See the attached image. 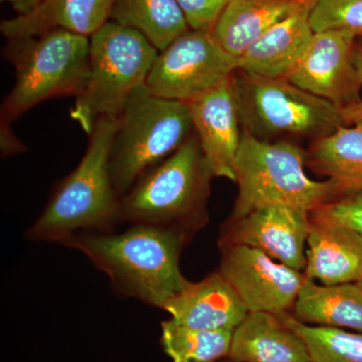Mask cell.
Segmentation results:
<instances>
[{
	"mask_svg": "<svg viewBox=\"0 0 362 362\" xmlns=\"http://www.w3.org/2000/svg\"><path fill=\"white\" fill-rule=\"evenodd\" d=\"M189 235L147 225L126 232L80 233L63 246L85 255L122 296L163 308L187 283L180 268Z\"/></svg>",
	"mask_w": 362,
	"mask_h": 362,
	"instance_id": "6da1fadb",
	"label": "cell"
},
{
	"mask_svg": "<svg viewBox=\"0 0 362 362\" xmlns=\"http://www.w3.org/2000/svg\"><path fill=\"white\" fill-rule=\"evenodd\" d=\"M117 119L98 121L84 156L54 187L42 214L26 230V239L64 245L77 233L114 232L120 223L121 199L112 181L109 160Z\"/></svg>",
	"mask_w": 362,
	"mask_h": 362,
	"instance_id": "7a4b0ae2",
	"label": "cell"
},
{
	"mask_svg": "<svg viewBox=\"0 0 362 362\" xmlns=\"http://www.w3.org/2000/svg\"><path fill=\"white\" fill-rule=\"evenodd\" d=\"M213 169L194 131L180 149L139 178L120 201V223L192 235L209 223Z\"/></svg>",
	"mask_w": 362,
	"mask_h": 362,
	"instance_id": "3957f363",
	"label": "cell"
},
{
	"mask_svg": "<svg viewBox=\"0 0 362 362\" xmlns=\"http://www.w3.org/2000/svg\"><path fill=\"white\" fill-rule=\"evenodd\" d=\"M4 56L14 66L16 83L1 105L0 124L11 125L47 100L77 98L89 77L90 37L65 30L7 40Z\"/></svg>",
	"mask_w": 362,
	"mask_h": 362,
	"instance_id": "277c9868",
	"label": "cell"
},
{
	"mask_svg": "<svg viewBox=\"0 0 362 362\" xmlns=\"http://www.w3.org/2000/svg\"><path fill=\"white\" fill-rule=\"evenodd\" d=\"M306 153L292 143H271L244 129L235 163L238 197L230 220L262 207L287 206L311 213L337 199L329 180H313L305 173Z\"/></svg>",
	"mask_w": 362,
	"mask_h": 362,
	"instance_id": "5b68a950",
	"label": "cell"
},
{
	"mask_svg": "<svg viewBox=\"0 0 362 362\" xmlns=\"http://www.w3.org/2000/svg\"><path fill=\"white\" fill-rule=\"evenodd\" d=\"M194 133L185 102L136 90L117 119L110 152V173L120 199L150 169L180 148Z\"/></svg>",
	"mask_w": 362,
	"mask_h": 362,
	"instance_id": "8992f818",
	"label": "cell"
},
{
	"mask_svg": "<svg viewBox=\"0 0 362 362\" xmlns=\"http://www.w3.org/2000/svg\"><path fill=\"white\" fill-rule=\"evenodd\" d=\"M158 51L132 28L109 21L90 37L89 77L71 118L90 134L102 118H118L146 85Z\"/></svg>",
	"mask_w": 362,
	"mask_h": 362,
	"instance_id": "52a82bcc",
	"label": "cell"
},
{
	"mask_svg": "<svg viewBox=\"0 0 362 362\" xmlns=\"http://www.w3.org/2000/svg\"><path fill=\"white\" fill-rule=\"evenodd\" d=\"M235 73L240 120L252 135H329L344 126L341 112L286 78Z\"/></svg>",
	"mask_w": 362,
	"mask_h": 362,
	"instance_id": "ba28073f",
	"label": "cell"
},
{
	"mask_svg": "<svg viewBox=\"0 0 362 362\" xmlns=\"http://www.w3.org/2000/svg\"><path fill=\"white\" fill-rule=\"evenodd\" d=\"M238 64L213 33L189 30L158 52L146 87L156 96L187 103L232 77Z\"/></svg>",
	"mask_w": 362,
	"mask_h": 362,
	"instance_id": "9c48e42d",
	"label": "cell"
},
{
	"mask_svg": "<svg viewBox=\"0 0 362 362\" xmlns=\"http://www.w3.org/2000/svg\"><path fill=\"white\" fill-rule=\"evenodd\" d=\"M218 273L239 295L249 312L288 313L306 277L265 252L244 245H218Z\"/></svg>",
	"mask_w": 362,
	"mask_h": 362,
	"instance_id": "30bf717a",
	"label": "cell"
},
{
	"mask_svg": "<svg viewBox=\"0 0 362 362\" xmlns=\"http://www.w3.org/2000/svg\"><path fill=\"white\" fill-rule=\"evenodd\" d=\"M357 39L346 30L314 33L304 56L286 78L339 109L356 103L362 98V86L354 63Z\"/></svg>",
	"mask_w": 362,
	"mask_h": 362,
	"instance_id": "8fae6325",
	"label": "cell"
},
{
	"mask_svg": "<svg viewBox=\"0 0 362 362\" xmlns=\"http://www.w3.org/2000/svg\"><path fill=\"white\" fill-rule=\"evenodd\" d=\"M309 214L281 204L262 207L237 220L228 218L221 228L218 245L254 247L279 263L304 272Z\"/></svg>",
	"mask_w": 362,
	"mask_h": 362,
	"instance_id": "7c38bea8",
	"label": "cell"
},
{
	"mask_svg": "<svg viewBox=\"0 0 362 362\" xmlns=\"http://www.w3.org/2000/svg\"><path fill=\"white\" fill-rule=\"evenodd\" d=\"M187 104L195 135L214 177L235 181V163L242 133L235 74Z\"/></svg>",
	"mask_w": 362,
	"mask_h": 362,
	"instance_id": "4fadbf2b",
	"label": "cell"
},
{
	"mask_svg": "<svg viewBox=\"0 0 362 362\" xmlns=\"http://www.w3.org/2000/svg\"><path fill=\"white\" fill-rule=\"evenodd\" d=\"M162 310L181 325L202 330H235L249 313L218 271L199 282L187 280Z\"/></svg>",
	"mask_w": 362,
	"mask_h": 362,
	"instance_id": "5bb4252c",
	"label": "cell"
},
{
	"mask_svg": "<svg viewBox=\"0 0 362 362\" xmlns=\"http://www.w3.org/2000/svg\"><path fill=\"white\" fill-rule=\"evenodd\" d=\"M310 1L267 30L239 58L238 71L265 78H287L304 56L314 30Z\"/></svg>",
	"mask_w": 362,
	"mask_h": 362,
	"instance_id": "9a60e30c",
	"label": "cell"
},
{
	"mask_svg": "<svg viewBox=\"0 0 362 362\" xmlns=\"http://www.w3.org/2000/svg\"><path fill=\"white\" fill-rule=\"evenodd\" d=\"M307 246V279L325 286L361 280L362 235L354 228L310 218Z\"/></svg>",
	"mask_w": 362,
	"mask_h": 362,
	"instance_id": "2e32d148",
	"label": "cell"
},
{
	"mask_svg": "<svg viewBox=\"0 0 362 362\" xmlns=\"http://www.w3.org/2000/svg\"><path fill=\"white\" fill-rule=\"evenodd\" d=\"M228 359L233 362H309L301 337L269 312H249L235 328Z\"/></svg>",
	"mask_w": 362,
	"mask_h": 362,
	"instance_id": "e0dca14e",
	"label": "cell"
},
{
	"mask_svg": "<svg viewBox=\"0 0 362 362\" xmlns=\"http://www.w3.org/2000/svg\"><path fill=\"white\" fill-rule=\"evenodd\" d=\"M115 0H45L32 13L2 21L6 40L35 37L52 30H65L90 37L110 21Z\"/></svg>",
	"mask_w": 362,
	"mask_h": 362,
	"instance_id": "ac0fdd59",
	"label": "cell"
},
{
	"mask_svg": "<svg viewBox=\"0 0 362 362\" xmlns=\"http://www.w3.org/2000/svg\"><path fill=\"white\" fill-rule=\"evenodd\" d=\"M306 0H228L214 23V40L239 59L272 26L303 6Z\"/></svg>",
	"mask_w": 362,
	"mask_h": 362,
	"instance_id": "d6986e66",
	"label": "cell"
},
{
	"mask_svg": "<svg viewBox=\"0 0 362 362\" xmlns=\"http://www.w3.org/2000/svg\"><path fill=\"white\" fill-rule=\"evenodd\" d=\"M306 164L328 177L337 199L362 194V125L340 126L317 138L306 153Z\"/></svg>",
	"mask_w": 362,
	"mask_h": 362,
	"instance_id": "ffe728a7",
	"label": "cell"
},
{
	"mask_svg": "<svg viewBox=\"0 0 362 362\" xmlns=\"http://www.w3.org/2000/svg\"><path fill=\"white\" fill-rule=\"evenodd\" d=\"M292 315L309 325L347 328L362 333V286L357 282L318 285L306 278Z\"/></svg>",
	"mask_w": 362,
	"mask_h": 362,
	"instance_id": "44dd1931",
	"label": "cell"
},
{
	"mask_svg": "<svg viewBox=\"0 0 362 362\" xmlns=\"http://www.w3.org/2000/svg\"><path fill=\"white\" fill-rule=\"evenodd\" d=\"M110 21L141 33L158 52L190 30L176 0H115Z\"/></svg>",
	"mask_w": 362,
	"mask_h": 362,
	"instance_id": "7402d4cb",
	"label": "cell"
},
{
	"mask_svg": "<svg viewBox=\"0 0 362 362\" xmlns=\"http://www.w3.org/2000/svg\"><path fill=\"white\" fill-rule=\"evenodd\" d=\"M233 333L194 329L170 319L161 324V344L173 362H216L228 358Z\"/></svg>",
	"mask_w": 362,
	"mask_h": 362,
	"instance_id": "603a6c76",
	"label": "cell"
},
{
	"mask_svg": "<svg viewBox=\"0 0 362 362\" xmlns=\"http://www.w3.org/2000/svg\"><path fill=\"white\" fill-rule=\"evenodd\" d=\"M283 321L303 339L312 361L362 362V333L342 328L305 324L291 313L280 314Z\"/></svg>",
	"mask_w": 362,
	"mask_h": 362,
	"instance_id": "cb8c5ba5",
	"label": "cell"
},
{
	"mask_svg": "<svg viewBox=\"0 0 362 362\" xmlns=\"http://www.w3.org/2000/svg\"><path fill=\"white\" fill-rule=\"evenodd\" d=\"M314 32L340 30L362 37V0H311Z\"/></svg>",
	"mask_w": 362,
	"mask_h": 362,
	"instance_id": "d4e9b609",
	"label": "cell"
},
{
	"mask_svg": "<svg viewBox=\"0 0 362 362\" xmlns=\"http://www.w3.org/2000/svg\"><path fill=\"white\" fill-rule=\"evenodd\" d=\"M311 220L330 221L354 228L362 235V194L340 197L312 211Z\"/></svg>",
	"mask_w": 362,
	"mask_h": 362,
	"instance_id": "484cf974",
	"label": "cell"
},
{
	"mask_svg": "<svg viewBox=\"0 0 362 362\" xmlns=\"http://www.w3.org/2000/svg\"><path fill=\"white\" fill-rule=\"evenodd\" d=\"M228 0H176L190 30L211 32Z\"/></svg>",
	"mask_w": 362,
	"mask_h": 362,
	"instance_id": "4316f807",
	"label": "cell"
},
{
	"mask_svg": "<svg viewBox=\"0 0 362 362\" xmlns=\"http://www.w3.org/2000/svg\"><path fill=\"white\" fill-rule=\"evenodd\" d=\"M354 63L362 86V40H356L354 47ZM344 126L362 125V98L356 103L340 109Z\"/></svg>",
	"mask_w": 362,
	"mask_h": 362,
	"instance_id": "83f0119b",
	"label": "cell"
},
{
	"mask_svg": "<svg viewBox=\"0 0 362 362\" xmlns=\"http://www.w3.org/2000/svg\"><path fill=\"white\" fill-rule=\"evenodd\" d=\"M1 127V154L4 157H9L21 153L25 150L23 143L16 137L11 125L0 124Z\"/></svg>",
	"mask_w": 362,
	"mask_h": 362,
	"instance_id": "f1b7e54d",
	"label": "cell"
},
{
	"mask_svg": "<svg viewBox=\"0 0 362 362\" xmlns=\"http://www.w3.org/2000/svg\"><path fill=\"white\" fill-rule=\"evenodd\" d=\"M45 1V0H1V2L11 6L16 16H26Z\"/></svg>",
	"mask_w": 362,
	"mask_h": 362,
	"instance_id": "f546056e",
	"label": "cell"
},
{
	"mask_svg": "<svg viewBox=\"0 0 362 362\" xmlns=\"http://www.w3.org/2000/svg\"><path fill=\"white\" fill-rule=\"evenodd\" d=\"M223 362H233V361H230V359H228H228H226V361H223Z\"/></svg>",
	"mask_w": 362,
	"mask_h": 362,
	"instance_id": "4dcf8cb0",
	"label": "cell"
},
{
	"mask_svg": "<svg viewBox=\"0 0 362 362\" xmlns=\"http://www.w3.org/2000/svg\"><path fill=\"white\" fill-rule=\"evenodd\" d=\"M357 283H359V284H361L362 286V279L361 281H359V282H357Z\"/></svg>",
	"mask_w": 362,
	"mask_h": 362,
	"instance_id": "1f68e13d",
	"label": "cell"
},
{
	"mask_svg": "<svg viewBox=\"0 0 362 362\" xmlns=\"http://www.w3.org/2000/svg\"><path fill=\"white\" fill-rule=\"evenodd\" d=\"M309 362H316V361H309Z\"/></svg>",
	"mask_w": 362,
	"mask_h": 362,
	"instance_id": "d6a6232c",
	"label": "cell"
}]
</instances>
